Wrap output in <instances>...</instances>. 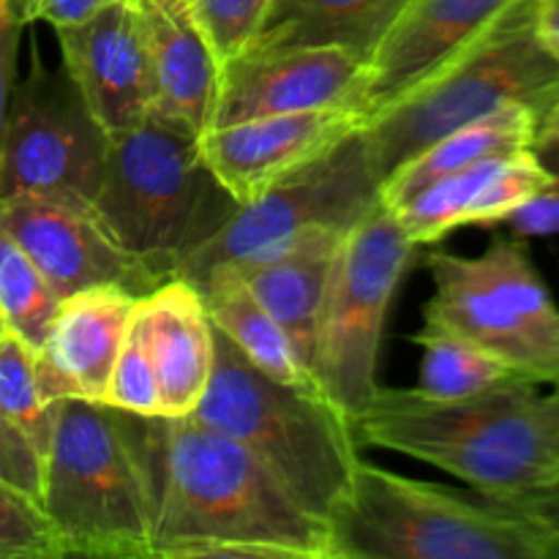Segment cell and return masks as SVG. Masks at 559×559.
<instances>
[{"label":"cell","instance_id":"obj_5","mask_svg":"<svg viewBox=\"0 0 559 559\" xmlns=\"http://www.w3.org/2000/svg\"><path fill=\"white\" fill-rule=\"evenodd\" d=\"M189 418L243 445L306 511L325 522L349 491L360 462L349 420L325 393L262 374L218 331L211 382Z\"/></svg>","mask_w":559,"mask_h":559},{"label":"cell","instance_id":"obj_22","mask_svg":"<svg viewBox=\"0 0 559 559\" xmlns=\"http://www.w3.org/2000/svg\"><path fill=\"white\" fill-rule=\"evenodd\" d=\"M540 115L527 104H506L495 112L484 115L478 120L459 126L448 131L429 147L415 153L404 164H399L391 175L380 183L382 205L396 207L404 200L429 186L431 180L451 175L456 169L469 167L475 162H484L491 156H506V153L533 147L538 134Z\"/></svg>","mask_w":559,"mask_h":559},{"label":"cell","instance_id":"obj_36","mask_svg":"<svg viewBox=\"0 0 559 559\" xmlns=\"http://www.w3.org/2000/svg\"><path fill=\"white\" fill-rule=\"evenodd\" d=\"M546 511H551V513H555V516H559V486H557L555 491H551L549 500H546Z\"/></svg>","mask_w":559,"mask_h":559},{"label":"cell","instance_id":"obj_4","mask_svg":"<svg viewBox=\"0 0 559 559\" xmlns=\"http://www.w3.org/2000/svg\"><path fill=\"white\" fill-rule=\"evenodd\" d=\"M41 508L63 557L153 559V480L142 415L60 399Z\"/></svg>","mask_w":559,"mask_h":559},{"label":"cell","instance_id":"obj_9","mask_svg":"<svg viewBox=\"0 0 559 559\" xmlns=\"http://www.w3.org/2000/svg\"><path fill=\"white\" fill-rule=\"evenodd\" d=\"M418 243L382 200L338 243L322 293L314 371L328 402L353 420L377 393L382 331Z\"/></svg>","mask_w":559,"mask_h":559},{"label":"cell","instance_id":"obj_14","mask_svg":"<svg viewBox=\"0 0 559 559\" xmlns=\"http://www.w3.org/2000/svg\"><path fill=\"white\" fill-rule=\"evenodd\" d=\"M522 0H409L366 63L355 109L377 118L473 49Z\"/></svg>","mask_w":559,"mask_h":559},{"label":"cell","instance_id":"obj_21","mask_svg":"<svg viewBox=\"0 0 559 559\" xmlns=\"http://www.w3.org/2000/svg\"><path fill=\"white\" fill-rule=\"evenodd\" d=\"M409 0H273L246 52L344 47L369 63Z\"/></svg>","mask_w":559,"mask_h":559},{"label":"cell","instance_id":"obj_23","mask_svg":"<svg viewBox=\"0 0 559 559\" xmlns=\"http://www.w3.org/2000/svg\"><path fill=\"white\" fill-rule=\"evenodd\" d=\"M197 289L205 300L213 328L224 333L262 374L273 377L282 385L322 393L314 374L295 353L293 342L282 331V325L251 298V293L238 278L213 276L197 284Z\"/></svg>","mask_w":559,"mask_h":559},{"label":"cell","instance_id":"obj_10","mask_svg":"<svg viewBox=\"0 0 559 559\" xmlns=\"http://www.w3.org/2000/svg\"><path fill=\"white\" fill-rule=\"evenodd\" d=\"M380 202L364 136H349L311 167L240 205L222 233L183 260L175 278L200 284L218 267L257 265L320 233H347Z\"/></svg>","mask_w":559,"mask_h":559},{"label":"cell","instance_id":"obj_16","mask_svg":"<svg viewBox=\"0 0 559 559\" xmlns=\"http://www.w3.org/2000/svg\"><path fill=\"white\" fill-rule=\"evenodd\" d=\"M60 63L98 123L123 131L151 115V82L131 0H112L76 25L55 27Z\"/></svg>","mask_w":559,"mask_h":559},{"label":"cell","instance_id":"obj_28","mask_svg":"<svg viewBox=\"0 0 559 559\" xmlns=\"http://www.w3.org/2000/svg\"><path fill=\"white\" fill-rule=\"evenodd\" d=\"M218 66L240 58L254 41L273 0H186Z\"/></svg>","mask_w":559,"mask_h":559},{"label":"cell","instance_id":"obj_35","mask_svg":"<svg viewBox=\"0 0 559 559\" xmlns=\"http://www.w3.org/2000/svg\"><path fill=\"white\" fill-rule=\"evenodd\" d=\"M540 413H544L546 431H549L551 448L559 459V380L555 382V391L549 396H540Z\"/></svg>","mask_w":559,"mask_h":559},{"label":"cell","instance_id":"obj_11","mask_svg":"<svg viewBox=\"0 0 559 559\" xmlns=\"http://www.w3.org/2000/svg\"><path fill=\"white\" fill-rule=\"evenodd\" d=\"M109 131L60 66L31 47V69L14 82L0 153V197L80 194L93 200Z\"/></svg>","mask_w":559,"mask_h":559},{"label":"cell","instance_id":"obj_34","mask_svg":"<svg viewBox=\"0 0 559 559\" xmlns=\"http://www.w3.org/2000/svg\"><path fill=\"white\" fill-rule=\"evenodd\" d=\"M535 31L559 58V0H535Z\"/></svg>","mask_w":559,"mask_h":559},{"label":"cell","instance_id":"obj_3","mask_svg":"<svg viewBox=\"0 0 559 559\" xmlns=\"http://www.w3.org/2000/svg\"><path fill=\"white\" fill-rule=\"evenodd\" d=\"M331 527V559H559V516L364 462Z\"/></svg>","mask_w":559,"mask_h":559},{"label":"cell","instance_id":"obj_2","mask_svg":"<svg viewBox=\"0 0 559 559\" xmlns=\"http://www.w3.org/2000/svg\"><path fill=\"white\" fill-rule=\"evenodd\" d=\"M349 429L358 445L418 459L495 500L546 508L559 486L538 382L516 380L469 399L380 385Z\"/></svg>","mask_w":559,"mask_h":559},{"label":"cell","instance_id":"obj_25","mask_svg":"<svg viewBox=\"0 0 559 559\" xmlns=\"http://www.w3.org/2000/svg\"><path fill=\"white\" fill-rule=\"evenodd\" d=\"M60 298L22 246L0 227V322L3 331L36 353Z\"/></svg>","mask_w":559,"mask_h":559},{"label":"cell","instance_id":"obj_30","mask_svg":"<svg viewBox=\"0 0 559 559\" xmlns=\"http://www.w3.org/2000/svg\"><path fill=\"white\" fill-rule=\"evenodd\" d=\"M533 151L551 173V183L506 218L516 238H549L559 235V104L540 118Z\"/></svg>","mask_w":559,"mask_h":559},{"label":"cell","instance_id":"obj_19","mask_svg":"<svg viewBox=\"0 0 559 559\" xmlns=\"http://www.w3.org/2000/svg\"><path fill=\"white\" fill-rule=\"evenodd\" d=\"M142 331L158 388V418L194 413L213 374L216 331L200 289L186 278H167L140 298Z\"/></svg>","mask_w":559,"mask_h":559},{"label":"cell","instance_id":"obj_31","mask_svg":"<svg viewBox=\"0 0 559 559\" xmlns=\"http://www.w3.org/2000/svg\"><path fill=\"white\" fill-rule=\"evenodd\" d=\"M0 480L33 497L41 506L44 459L27 440L25 431L0 409Z\"/></svg>","mask_w":559,"mask_h":559},{"label":"cell","instance_id":"obj_37","mask_svg":"<svg viewBox=\"0 0 559 559\" xmlns=\"http://www.w3.org/2000/svg\"><path fill=\"white\" fill-rule=\"evenodd\" d=\"M0 333H3V322H0Z\"/></svg>","mask_w":559,"mask_h":559},{"label":"cell","instance_id":"obj_6","mask_svg":"<svg viewBox=\"0 0 559 559\" xmlns=\"http://www.w3.org/2000/svg\"><path fill=\"white\" fill-rule=\"evenodd\" d=\"M91 202L115 240L167 278L240 207L202 158L200 134L153 115L109 131Z\"/></svg>","mask_w":559,"mask_h":559},{"label":"cell","instance_id":"obj_26","mask_svg":"<svg viewBox=\"0 0 559 559\" xmlns=\"http://www.w3.org/2000/svg\"><path fill=\"white\" fill-rule=\"evenodd\" d=\"M0 409L25 431L38 456H47L58 402L41 396L33 349L5 331L0 333Z\"/></svg>","mask_w":559,"mask_h":559},{"label":"cell","instance_id":"obj_27","mask_svg":"<svg viewBox=\"0 0 559 559\" xmlns=\"http://www.w3.org/2000/svg\"><path fill=\"white\" fill-rule=\"evenodd\" d=\"M104 404L123 409V413L142 415V418H158L162 415V409H158V388L156 374H153V360L151 353H147L145 331H142L140 300H136V309L131 314L123 347H120L118 360H115Z\"/></svg>","mask_w":559,"mask_h":559},{"label":"cell","instance_id":"obj_7","mask_svg":"<svg viewBox=\"0 0 559 559\" xmlns=\"http://www.w3.org/2000/svg\"><path fill=\"white\" fill-rule=\"evenodd\" d=\"M506 104H527L540 118L559 104V58L535 31V0L513 5L473 49L364 126L377 180L448 131Z\"/></svg>","mask_w":559,"mask_h":559},{"label":"cell","instance_id":"obj_29","mask_svg":"<svg viewBox=\"0 0 559 559\" xmlns=\"http://www.w3.org/2000/svg\"><path fill=\"white\" fill-rule=\"evenodd\" d=\"M55 530L33 497L0 480V559H60Z\"/></svg>","mask_w":559,"mask_h":559},{"label":"cell","instance_id":"obj_32","mask_svg":"<svg viewBox=\"0 0 559 559\" xmlns=\"http://www.w3.org/2000/svg\"><path fill=\"white\" fill-rule=\"evenodd\" d=\"M14 0H0V153H3L5 118H9L11 91L16 82V55H20L22 31H25Z\"/></svg>","mask_w":559,"mask_h":559},{"label":"cell","instance_id":"obj_20","mask_svg":"<svg viewBox=\"0 0 559 559\" xmlns=\"http://www.w3.org/2000/svg\"><path fill=\"white\" fill-rule=\"evenodd\" d=\"M344 235L347 233H320L295 246V249L284 251L276 260L243 267H222V271L207 273L202 282L213 276L238 278L249 289L251 298L282 325V331L293 342L295 353L311 371L322 293H325L333 254H336Z\"/></svg>","mask_w":559,"mask_h":559},{"label":"cell","instance_id":"obj_8","mask_svg":"<svg viewBox=\"0 0 559 559\" xmlns=\"http://www.w3.org/2000/svg\"><path fill=\"white\" fill-rule=\"evenodd\" d=\"M426 265L435 278V298L424 306V328L453 333L538 385H555L559 309L524 238H497L478 257L437 251Z\"/></svg>","mask_w":559,"mask_h":559},{"label":"cell","instance_id":"obj_24","mask_svg":"<svg viewBox=\"0 0 559 559\" xmlns=\"http://www.w3.org/2000/svg\"><path fill=\"white\" fill-rule=\"evenodd\" d=\"M413 342L424 349L418 391L431 399H469L495 388L530 380L497 355L445 331L420 328ZM533 382V380H530Z\"/></svg>","mask_w":559,"mask_h":559},{"label":"cell","instance_id":"obj_13","mask_svg":"<svg viewBox=\"0 0 559 559\" xmlns=\"http://www.w3.org/2000/svg\"><path fill=\"white\" fill-rule=\"evenodd\" d=\"M364 126L366 118L353 107L262 115L211 126L200 134V151L235 202L249 205L360 134Z\"/></svg>","mask_w":559,"mask_h":559},{"label":"cell","instance_id":"obj_1","mask_svg":"<svg viewBox=\"0 0 559 559\" xmlns=\"http://www.w3.org/2000/svg\"><path fill=\"white\" fill-rule=\"evenodd\" d=\"M153 559H331V527L229 437L194 418H142Z\"/></svg>","mask_w":559,"mask_h":559},{"label":"cell","instance_id":"obj_33","mask_svg":"<svg viewBox=\"0 0 559 559\" xmlns=\"http://www.w3.org/2000/svg\"><path fill=\"white\" fill-rule=\"evenodd\" d=\"M107 3H112V0H14L16 11H20L25 25L47 22L52 31L55 27L76 25V22L93 16Z\"/></svg>","mask_w":559,"mask_h":559},{"label":"cell","instance_id":"obj_12","mask_svg":"<svg viewBox=\"0 0 559 559\" xmlns=\"http://www.w3.org/2000/svg\"><path fill=\"white\" fill-rule=\"evenodd\" d=\"M0 227L22 246L58 298L91 287H123L142 298L167 282L158 267L115 240L87 197H0Z\"/></svg>","mask_w":559,"mask_h":559},{"label":"cell","instance_id":"obj_15","mask_svg":"<svg viewBox=\"0 0 559 559\" xmlns=\"http://www.w3.org/2000/svg\"><path fill=\"white\" fill-rule=\"evenodd\" d=\"M364 76L366 60L344 47L243 52L222 66L211 126L322 107L355 109Z\"/></svg>","mask_w":559,"mask_h":559},{"label":"cell","instance_id":"obj_18","mask_svg":"<svg viewBox=\"0 0 559 559\" xmlns=\"http://www.w3.org/2000/svg\"><path fill=\"white\" fill-rule=\"evenodd\" d=\"M151 82V115L186 131L211 129L222 66L186 0H131Z\"/></svg>","mask_w":559,"mask_h":559},{"label":"cell","instance_id":"obj_17","mask_svg":"<svg viewBox=\"0 0 559 559\" xmlns=\"http://www.w3.org/2000/svg\"><path fill=\"white\" fill-rule=\"evenodd\" d=\"M136 300L123 287H91L60 298L47 336L33 353L47 402L87 399L104 404Z\"/></svg>","mask_w":559,"mask_h":559}]
</instances>
